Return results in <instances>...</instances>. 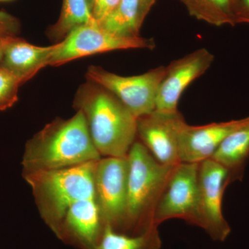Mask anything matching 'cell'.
<instances>
[{
    "label": "cell",
    "instance_id": "1",
    "mask_svg": "<svg viewBox=\"0 0 249 249\" xmlns=\"http://www.w3.org/2000/svg\"><path fill=\"white\" fill-rule=\"evenodd\" d=\"M100 159L84 114L78 110L70 119H58L47 124L28 141L23 173L70 168Z\"/></svg>",
    "mask_w": 249,
    "mask_h": 249
},
{
    "label": "cell",
    "instance_id": "2",
    "mask_svg": "<svg viewBox=\"0 0 249 249\" xmlns=\"http://www.w3.org/2000/svg\"><path fill=\"white\" fill-rule=\"evenodd\" d=\"M74 106L84 114L101 155L127 157L137 136V118L115 95L88 80L77 91Z\"/></svg>",
    "mask_w": 249,
    "mask_h": 249
},
{
    "label": "cell",
    "instance_id": "3",
    "mask_svg": "<svg viewBox=\"0 0 249 249\" xmlns=\"http://www.w3.org/2000/svg\"><path fill=\"white\" fill-rule=\"evenodd\" d=\"M98 160L62 169L23 173L42 217L57 234L72 204L96 198L94 173Z\"/></svg>",
    "mask_w": 249,
    "mask_h": 249
},
{
    "label": "cell",
    "instance_id": "4",
    "mask_svg": "<svg viewBox=\"0 0 249 249\" xmlns=\"http://www.w3.org/2000/svg\"><path fill=\"white\" fill-rule=\"evenodd\" d=\"M127 160V204L124 232L131 231L137 235L155 225L156 208L177 164H161L140 142H134Z\"/></svg>",
    "mask_w": 249,
    "mask_h": 249
},
{
    "label": "cell",
    "instance_id": "5",
    "mask_svg": "<svg viewBox=\"0 0 249 249\" xmlns=\"http://www.w3.org/2000/svg\"><path fill=\"white\" fill-rule=\"evenodd\" d=\"M56 44L49 66H60L82 57L103 52L135 49L152 50L156 47L154 39L116 35L96 21L75 28Z\"/></svg>",
    "mask_w": 249,
    "mask_h": 249
},
{
    "label": "cell",
    "instance_id": "6",
    "mask_svg": "<svg viewBox=\"0 0 249 249\" xmlns=\"http://www.w3.org/2000/svg\"><path fill=\"white\" fill-rule=\"evenodd\" d=\"M166 67L160 66L137 76H123L101 67L90 66L87 79L107 89L139 118L155 110L156 101Z\"/></svg>",
    "mask_w": 249,
    "mask_h": 249
},
{
    "label": "cell",
    "instance_id": "7",
    "mask_svg": "<svg viewBox=\"0 0 249 249\" xmlns=\"http://www.w3.org/2000/svg\"><path fill=\"white\" fill-rule=\"evenodd\" d=\"M230 183L229 172L217 161L209 159L199 163L196 227L217 242H224L231 232L222 211L224 191Z\"/></svg>",
    "mask_w": 249,
    "mask_h": 249
},
{
    "label": "cell",
    "instance_id": "8",
    "mask_svg": "<svg viewBox=\"0 0 249 249\" xmlns=\"http://www.w3.org/2000/svg\"><path fill=\"white\" fill-rule=\"evenodd\" d=\"M127 157H106L96 163L95 192L103 224L124 232L127 204Z\"/></svg>",
    "mask_w": 249,
    "mask_h": 249
},
{
    "label": "cell",
    "instance_id": "9",
    "mask_svg": "<svg viewBox=\"0 0 249 249\" xmlns=\"http://www.w3.org/2000/svg\"><path fill=\"white\" fill-rule=\"evenodd\" d=\"M199 163L180 162L175 165L169 181L157 204L153 224L160 226L170 219H181L196 226L198 218Z\"/></svg>",
    "mask_w": 249,
    "mask_h": 249
},
{
    "label": "cell",
    "instance_id": "10",
    "mask_svg": "<svg viewBox=\"0 0 249 249\" xmlns=\"http://www.w3.org/2000/svg\"><path fill=\"white\" fill-rule=\"evenodd\" d=\"M186 121L178 111L154 110L137 118V135L161 164L174 165L178 159V134Z\"/></svg>",
    "mask_w": 249,
    "mask_h": 249
},
{
    "label": "cell",
    "instance_id": "11",
    "mask_svg": "<svg viewBox=\"0 0 249 249\" xmlns=\"http://www.w3.org/2000/svg\"><path fill=\"white\" fill-rule=\"evenodd\" d=\"M213 54L208 49H199L182 58L170 62L165 69L156 101L157 110L176 111L181 95L196 78L212 65Z\"/></svg>",
    "mask_w": 249,
    "mask_h": 249
},
{
    "label": "cell",
    "instance_id": "12",
    "mask_svg": "<svg viewBox=\"0 0 249 249\" xmlns=\"http://www.w3.org/2000/svg\"><path fill=\"white\" fill-rule=\"evenodd\" d=\"M249 121V116L204 125H191L185 123L178 134L179 161L199 163L211 159L229 134Z\"/></svg>",
    "mask_w": 249,
    "mask_h": 249
},
{
    "label": "cell",
    "instance_id": "13",
    "mask_svg": "<svg viewBox=\"0 0 249 249\" xmlns=\"http://www.w3.org/2000/svg\"><path fill=\"white\" fill-rule=\"evenodd\" d=\"M57 44L39 47L16 36L5 39L4 57L0 66L18 78L22 84L49 66Z\"/></svg>",
    "mask_w": 249,
    "mask_h": 249
},
{
    "label": "cell",
    "instance_id": "14",
    "mask_svg": "<svg viewBox=\"0 0 249 249\" xmlns=\"http://www.w3.org/2000/svg\"><path fill=\"white\" fill-rule=\"evenodd\" d=\"M103 224L96 198L76 201L67 210L61 229L73 236L86 249H93L98 243Z\"/></svg>",
    "mask_w": 249,
    "mask_h": 249
},
{
    "label": "cell",
    "instance_id": "15",
    "mask_svg": "<svg viewBox=\"0 0 249 249\" xmlns=\"http://www.w3.org/2000/svg\"><path fill=\"white\" fill-rule=\"evenodd\" d=\"M211 159L228 170L231 183L241 181L249 160V121L229 134Z\"/></svg>",
    "mask_w": 249,
    "mask_h": 249
},
{
    "label": "cell",
    "instance_id": "16",
    "mask_svg": "<svg viewBox=\"0 0 249 249\" xmlns=\"http://www.w3.org/2000/svg\"><path fill=\"white\" fill-rule=\"evenodd\" d=\"M157 0H121L114 12L101 24L106 30L123 37H139L145 18Z\"/></svg>",
    "mask_w": 249,
    "mask_h": 249
},
{
    "label": "cell",
    "instance_id": "17",
    "mask_svg": "<svg viewBox=\"0 0 249 249\" xmlns=\"http://www.w3.org/2000/svg\"><path fill=\"white\" fill-rule=\"evenodd\" d=\"M158 227L153 225L142 233L128 235L116 231L106 224L93 249H160L162 241Z\"/></svg>",
    "mask_w": 249,
    "mask_h": 249
},
{
    "label": "cell",
    "instance_id": "18",
    "mask_svg": "<svg viewBox=\"0 0 249 249\" xmlns=\"http://www.w3.org/2000/svg\"><path fill=\"white\" fill-rule=\"evenodd\" d=\"M94 21L91 0H62L58 19L47 33L52 40L60 42L75 28Z\"/></svg>",
    "mask_w": 249,
    "mask_h": 249
},
{
    "label": "cell",
    "instance_id": "19",
    "mask_svg": "<svg viewBox=\"0 0 249 249\" xmlns=\"http://www.w3.org/2000/svg\"><path fill=\"white\" fill-rule=\"evenodd\" d=\"M198 20L216 26H235L231 0H179Z\"/></svg>",
    "mask_w": 249,
    "mask_h": 249
},
{
    "label": "cell",
    "instance_id": "20",
    "mask_svg": "<svg viewBox=\"0 0 249 249\" xmlns=\"http://www.w3.org/2000/svg\"><path fill=\"white\" fill-rule=\"evenodd\" d=\"M22 85L18 78L0 66V111L14 106L18 100V90Z\"/></svg>",
    "mask_w": 249,
    "mask_h": 249
},
{
    "label": "cell",
    "instance_id": "21",
    "mask_svg": "<svg viewBox=\"0 0 249 249\" xmlns=\"http://www.w3.org/2000/svg\"><path fill=\"white\" fill-rule=\"evenodd\" d=\"M121 0H91V15L93 19L101 24L119 6Z\"/></svg>",
    "mask_w": 249,
    "mask_h": 249
},
{
    "label": "cell",
    "instance_id": "22",
    "mask_svg": "<svg viewBox=\"0 0 249 249\" xmlns=\"http://www.w3.org/2000/svg\"><path fill=\"white\" fill-rule=\"evenodd\" d=\"M17 18L4 11H0V36H16L20 31Z\"/></svg>",
    "mask_w": 249,
    "mask_h": 249
},
{
    "label": "cell",
    "instance_id": "23",
    "mask_svg": "<svg viewBox=\"0 0 249 249\" xmlns=\"http://www.w3.org/2000/svg\"><path fill=\"white\" fill-rule=\"evenodd\" d=\"M232 5L235 24H249V0H234Z\"/></svg>",
    "mask_w": 249,
    "mask_h": 249
},
{
    "label": "cell",
    "instance_id": "24",
    "mask_svg": "<svg viewBox=\"0 0 249 249\" xmlns=\"http://www.w3.org/2000/svg\"><path fill=\"white\" fill-rule=\"evenodd\" d=\"M7 36H0V64L2 61L4 57L5 39Z\"/></svg>",
    "mask_w": 249,
    "mask_h": 249
},
{
    "label": "cell",
    "instance_id": "25",
    "mask_svg": "<svg viewBox=\"0 0 249 249\" xmlns=\"http://www.w3.org/2000/svg\"><path fill=\"white\" fill-rule=\"evenodd\" d=\"M11 1V0H0V1Z\"/></svg>",
    "mask_w": 249,
    "mask_h": 249
},
{
    "label": "cell",
    "instance_id": "26",
    "mask_svg": "<svg viewBox=\"0 0 249 249\" xmlns=\"http://www.w3.org/2000/svg\"><path fill=\"white\" fill-rule=\"evenodd\" d=\"M234 1V0H231V2L232 3V1Z\"/></svg>",
    "mask_w": 249,
    "mask_h": 249
}]
</instances>
